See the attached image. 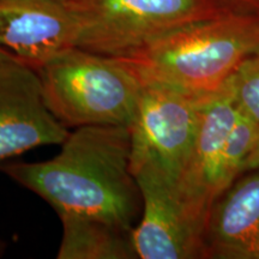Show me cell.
I'll list each match as a JSON object with an SVG mask.
<instances>
[{"mask_svg":"<svg viewBox=\"0 0 259 259\" xmlns=\"http://www.w3.org/2000/svg\"><path fill=\"white\" fill-rule=\"evenodd\" d=\"M78 34L61 0H0V47L34 69L77 47Z\"/></svg>","mask_w":259,"mask_h":259,"instance_id":"9","label":"cell"},{"mask_svg":"<svg viewBox=\"0 0 259 259\" xmlns=\"http://www.w3.org/2000/svg\"><path fill=\"white\" fill-rule=\"evenodd\" d=\"M8 59H18L15 54L10 53L9 51L4 50V48L0 47V61L2 60H8Z\"/></svg>","mask_w":259,"mask_h":259,"instance_id":"15","label":"cell"},{"mask_svg":"<svg viewBox=\"0 0 259 259\" xmlns=\"http://www.w3.org/2000/svg\"><path fill=\"white\" fill-rule=\"evenodd\" d=\"M239 115L227 83L204 103L192 151L178 183L187 210L204 228L212 206L231 187L226 177V144Z\"/></svg>","mask_w":259,"mask_h":259,"instance_id":"7","label":"cell"},{"mask_svg":"<svg viewBox=\"0 0 259 259\" xmlns=\"http://www.w3.org/2000/svg\"><path fill=\"white\" fill-rule=\"evenodd\" d=\"M241 11L259 14V0H227Z\"/></svg>","mask_w":259,"mask_h":259,"instance_id":"14","label":"cell"},{"mask_svg":"<svg viewBox=\"0 0 259 259\" xmlns=\"http://www.w3.org/2000/svg\"><path fill=\"white\" fill-rule=\"evenodd\" d=\"M211 96L142 82L137 112L128 127L132 171L150 167L179 183L192 151L203 106Z\"/></svg>","mask_w":259,"mask_h":259,"instance_id":"5","label":"cell"},{"mask_svg":"<svg viewBox=\"0 0 259 259\" xmlns=\"http://www.w3.org/2000/svg\"><path fill=\"white\" fill-rule=\"evenodd\" d=\"M61 3L78 24L77 47L107 57L128 56L176 29L241 11L227 0H61Z\"/></svg>","mask_w":259,"mask_h":259,"instance_id":"4","label":"cell"},{"mask_svg":"<svg viewBox=\"0 0 259 259\" xmlns=\"http://www.w3.org/2000/svg\"><path fill=\"white\" fill-rule=\"evenodd\" d=\"M63 236L58 259H137L134 229L89 216L60 213Z\"/></svg>","mask_w":259,"mask_h":259,"instance_id":"11","label":"cell"},{"mask_svg":"<svg viewBox=\"0 0 259 259\" xmlns=\"http://www.w3.org/2000/svg\"><path fill=\"white\" fill-rule=\"evenodd\" d=\"M258 50L259 14L238 11L176 29L115 58L141 82L211 96Z\"/></svg>","mask_w":259,"mask_h":259,"instance_id":"2","label":"cell"},{"mask_svg":"<svg viewBox=\"0 0 259 259\" xmlns=\"http://www.w3.org/2000/svg\"><path fill=\"white\" fill-rule=\"evenodd\" d=\"M6 176L60 213L89 216L134 229L142 194L131 169L126 126H82L48 161L0 166Z\"/></svg>","mask_w":259,"mask_h":259,"instance_id":"1","label":"cell"},{"mask_svg":"<svg viewBox=\"0 0 259 259\" xmlns=\"http://www.w3.org/2000/svg\"><path fill=\"white\" fill-rule=\"evenodd\" d=\"M4 250H5V244L0 240V255L4 253Z\"/></svg>","mask_w":259,"mask_h":259,"instance_id":"16","label":"cell"},{"mask_svg":"<svg viewBox=\"0 0 259 259\" xmlns=\"http://www.w3.org/2000/svg\"><path fill=\"white\" fill-rule=\"evenodd\" d=\"M259 167V135L257 139H255L253 147H252L250 154L246 157L244 168H242V171L245 170H252L255 169V168Z\"/></svg>","mask_w":259,"mask_h":259,"instance_id":"13","label":"cell"},{"mask_svg":"<svg viewBox=\"0 0 259 259\" xmlns=\"http://www.w3.org/2000/svg\"><path fill=\"white\" fill-rule=\"evenodd\" d=\"M143 215L132 234L141 259L205 258V228L181 199L178 184L150 167L134 171Z\"/></svg>","mask_w":259,"mask_h":259,"instance_id":"6","label":"cell"},{"mask_svg":"<svg viewBox=\"0 0 259 259\" xmlns=\"http://www.w3.org/2000/svg\"><path fill=\"white\" fill-rule=\"evenodd\" d=\"M228 87L239 113L259 124V50L241 64Z\"/></svg>","mask_w":259,"mask_h":259,"instance_id":"12","label":"cell"},{"mask_svg":"<svg viewBox=\"0 0 259 259\" xmlns=\"http://www.w3.org/2000/svg\"><path fill=\"white\" fill-rule=\"evenodd\" d=\"M70 131L45 102L36 69L0 61V163L42 145L63 144Z\"/></svg>","mask_w":259,"mask_h":259,"instance_id":"8","label":"cell"},{"mask_svg":"<svg viewBox=\"0 0 259 259\" xmlns=\"http://www.w3.org/2000/svg\"><path fill=\"white\" fill-rule=\"evenodd\" d=\"M205 258L259 259V167L220 197L204 236Z\"/></svg>","mask_w":259,"mask_h":259,"instance_id":"10","label":"cell"},{"mask_svg":"<svg viewBox=\"0 0 259 259\" xmlns=\"http://www.w3.org/2000/svg\"><path fill=\"white\" fill-rule=\"evenodd\" d=\"M37 72L45 102L65 127H130L134 121L142 82L118 58L73 47Z\"/></svg>","mask_w":259,"mask_h":259,"instance_id":"3","label":"cell"}]
</instances>
